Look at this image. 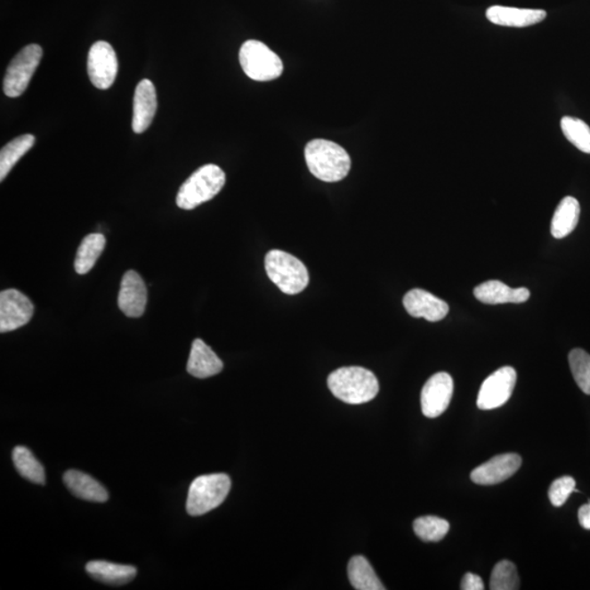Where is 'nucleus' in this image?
<instances>
[{"instance_id": "13", "label": "nucleus", "mask_w": 590, "mask_h": 590, "mask_svg": "<svg viewBox=\"0 0 590 590\" xmlns=\"http://www.w3.org/2000/svg\"><path fill=\"white\" fill-rule=\"evenodd\" d=\"M148 292L145 281L135 271L125 273L118 294V306L127 318L138 319L145 313Z\"/></svg>"}, {"instance_id": "12", "label": "nucleus", "mask_w": 590, "mask_h": 590, "mask_svg": "<svg viewBox=\"0 0 590 590\" xmlns=\"http://www.w3.org/2000/svg\"><path fill=\"white\" fill-rule=\"evenodd\" d=\"M521 466V457L517 454H502L473 470L470 478L481 486H493L510 479Z\"/></svg>"}, {"instance_id": "6", "label": "nucleus", "mask_w": 590, "mask_h": 590, "mask_svg": "<svg viewBox=\"0 0 590 590\" xmlns=\"http://www.w3.org/2000/svg\"><path fill=\"white\" fill-rule=\"evenodd\" d=\"M239 64L244 73L255 81H271L283 71L280 57L263 43L249 40L239 50Z\"/></svg>"}, {"instance_id": "30", "label": "nucleus", "mask_w": 590, "mask_h": 590, "mask_svg": "<svg viewBox=\"0 0 590 590\" xmlns=\"http://www.w3.org/2000/svg\"><path fill=\"white\" fill-rule=\"evenodd\" d=\"M575 487H577V482L572 477L565 476L556 479L549 489V498L553 505L555 507L564 505L570 493L575 491Z\"/></svg>"}, {"instance_id": "7", "label": "nucleus", "mask_w": 590, "mask_h": 590, "mask_svg": "<svg viewBox=\"0 0 590 590\" xmlns=\"http://www.w3.org/2000/svg\"><path fill=\"white\" fill-rule=\"evenodd\" d=\"M43 51L40 45L31 44L18 53L9 64L4 79V93L9 98L25 93L28 84L40 65Z\"/></svg>"}, {"instance_id": "2", "label": "nucleus", "mask_w": 590, "mask_h": 590, "mask_svg": "<svg viewBox=\"0 0 590 590\" xmlns=\"http://www.w3.org/2000/svg\"><path fill=\"white\" fill-rule=\"evenodd\" d=\"M327 383L333 395L350 405L366 404L380 391L376 376L361 367L335 369L328 376Z\"/></svg>"}, {"instance_id": "20", "label": "nucleus", "mask_w": 590, "mask_h": 590, "mask_svg": "<svg viewBox=\"0 0 590 590\" xmlns=\"http://www.w3.org/2000/svg\"><path fill=\"white\" fill-rule=\"evenodd\" d=\"M91 578L101 583L121 586L136 578L137 569L131 565L115 564L107 561H91L85 566Z\"/></svg>"}, {"instance_id": "4", "label": "nucleus", "mask_w": 590, "mask_h": 590, "mask_svg": "<svg viewBox=\"0 0 590 590\" xmlns=\"http://www.w3.org/2000/svg\"><path fill=\"white\" fill-rule=\"evenodd\" d=\"M268 277L283 294L295 295L305 290L310 281L309 271L303 263L291 254L272 249L265 258Z\"/></svg>"}, {"instance_id": "24", "label": "nucleus", "mask_w": 590, "mask_h": 590, "mask_svg": "<svg viewBox=\"0 0 590 590\" xmlns=\"http://www.w3.org/2000/svg\"><path fill=\"white\" fill-rule=\"evenodd\" d=\"M36 138L30 133L19 136L8 142L0 151V181L6 179L9 172L26 153L35 145Z\"/></svg>"}, {"instance_id": "1", "label": "nucleus", "mask_w": 590, "mask_h": 590, "mask_svg": "<svg viewBox=\"0 0 590 590\" xmlns=\"http://www.w3.org/2000/svg\"><path fill=\"white\" fill-rule=\"evenodd\" d=\"M305 161L315 177L327 183L344 179L352 167V159L342 146L324 139H315L306 145Z\"/></svg>"}, {"instance_id": "23", "label": "nucleus", "mask_w": 590, "mask_h": 590, "mask_svg": "<svg viewBox=\"0 0 590 590\" xmlns=\"http://www.w3.org/2000/svg\"><path fill=\"white\" fill-rule=\"evenodd\" d=\"M350 583L358 590H385L380 578L364 556H353L348 565Z\"/></svg>"}, {"instance_id": "15", "label": "nucleus", "mask_w": 590, "mask_h": 590, "mask_svg": "<svg viewBox=\"0 0 590 590\" xmlns=\"http://www.w3.org/2000/svg\"><path fill=\"white\" fill-rule=\"evenodd\" d=\"M158 108L155 85L150 80L143 79L138 84L133 97V131L146 132L150 126Z\"/></svg>"}, {"instance_id": "18", "label": "nucleus", "mask_w": 590, "mask_h": 590, "mask_svg": "<svg viewBox=\"0 0 590 590\" xmlns=\"http://www.w3.org/2000/svg\"><path fill=\"white\" fill-rule=\"evenodd\" d=\"M223 369V362L214 350L201 339H195L191 344L187 372L197 378H208L217 376Z\"/></svg>"}, {"instance_id": "29", "label": "nucleus", "mask_w": 590, "mask_h": 590, "mask_svg": "<svg viewBox=\"0 0 590 590\" xmlns=\"http://www.w3.org/2000/svg\"><path fill=\"white\" fill-rule=\"evenodd\" d=\"M490 588L492 590H517L520 589V578H518L516 566L511 561L503 560L492 570Z\"/></svg>"}, {"instance_id": "27", "label": "nucleus", "mask_w": 590, "mask_h": 590, "mask_svg": "<svg viewBox=\"0 0 590 590\" xmlns=\"http://www.w3.org/2000/svg\"><path fill=\"white\" fill-rule=\"evenodd\" d=\"M416 535L425 542H438L449 531V522L436 516L416 518L414 522Z\"/></svg>"}, {"instance_id": "31", "label": "nucleus", "mask_w": 590, "mask_h": 590, "mask_svg": "<svg viewBox=\"0 0 590 590\" xmlns=\"http://www.w3.org/2000/svg\"><path fill=\"white\" fill-rule=\"evenodd\" d=\"M460 588L463 590H483L484 584L481 578L476 574L467 573L464 575Z\"/></svg>"}, {"instance_id": "17", "label": "nucleus", "mask_w": 590, "mask_h": 590, "mask_svg": "<svg viewBox=\"0 0 590 590\" xmlns=\"http://www.w3.org/2000/svg\"><path fill=\"white\" fill-rule=\"evenodd\" d=\"M474 296L484 304H505V303H524L529 301L530 292L526 287H512L501 281L490 280L476 287L473 291Z\"/></svg>"}, {"instance_id": "28", "label": "nucleus", "mask_w": 590, "mask_h": 590, "mask_svg": "<svg viewBox=\"0 0 590 590\" xmlns=\"http://www.w3.org/2000/svg\"><path fill=\"white\" fill-rule=\"evenodd\" d=\"M569 362L575 382L590 395V354L583 349H574L569 354Z\"/></svg>"}, {"instance_id": "19", "label": "nucleus", "mask_w": 590, "mask_h": 590, "mask_svg": "<svg viewBox=\"0 0 590 590\" xmlns=\"http://www.w3.org/2000/svg\"><path fill=\"white\" fill-rule=\"evenodd\" d=\"M64 483L75 497L89 502L103 503L109 500V492L97 480L78 470H69Z\"/></svg>"}, {"instance_id": "3", "label": "nucleus", "mask_w": 590, "mask_h": 590, "mask_svg": "<svg viewBox=\"0 0 590 590\" xmlns=\"http://www.w3.org/2000/svg\"><path fill=\"white\" fill-rule=\"evenodd\" d=\"M224 184L225 174L218 166H201L180 187L176 204L181 209L193 210L206 201L214 198Z\"/></svg>"}, {"instance_id": "25", "label": "nucleus", "mask_w": 590, "mask_h": 590, "mask_svg": "<svg viewBox=\"0 0 590 590\" xmlns=\"http://www.w3.org/2000/svg\"><path fill=\"white\" fill-rule=\"evenodd\" d=\"M14 467L20 476L33 483L45 484V470L25 446H17L12 452Z\"/></svg>"}, {"instance_id": "32", "label": "nucleus", "mask_w": 590, "mask_h": 590, "mask_svg": "<svg viewBox=\"0 0 590 590\" xmlns=\"http://www.w3.org/2000/svg\"><path fill=\"white\" fill-rule=\"evenodd\" d=\"M578 521L585 529L590 530V502L579 508Z\"/></svg>"}, {"instance_id": "14", "label": "nucleus", "mask_w": 590, "mask_h": 590, "mask_svg": "<svg viewBox=\"0 0 590 590\" xmlns=\"http://www.w3.org/2000/svg\"><path fill=\"white\" fill-rule=\"evenodd\" d=\"M404 306L412 318L425 319L429 321H440L448 316L449 306L430 292L414 289L405 295Z\"/></svg>"}, {"instance_id": "26", "label": "nucleus", "mask_w": 590, "mask_h": 590, "mask_svg": "<svg viewBox=\"0 0 590 590\" xmlns=\"http://www.w3.org/2000/svg\"><path fill=\"white\" fill-rule=\"evenodd\" d=\"M563 135L578 150L590 155V127L582 119L564 117L561 119Z\"/></svg>"}, {"instance_id": "10", "label": "nucleus", "mask_w": 590, "mask_h": 590, "mask_svg": "<svg viewBox=\"0 0 590 590\" xmlns=\"http://www.w3.org/2000/svg\"><path fill=\"white\" fill-rule=\"evenodd\" d=\"M35 314L30 299L16 289L0 294V333L13 332L28 323Z\"/></svg>"}, {"instance_id": "8", "label": "nucleus", "mask_w": 590, "mask_h": 590, "mask_svg": "<svg viewBox=\"0 0 590 590\" xmlns=\"http://www.w3.org/2000/svg\"><path fill=\"white\" fill-rule=\"evenodd\" d=\"M516 380L517 374L512 367H503L491 374L480 388L479 409L493 410L505 405L514 391Z\"/></svg>"}, {"instance_id": "22", "label": "nucleus", "mask_w": 590, "mask_h": 590, "mask_svg": "<svg viewBox=\"0 0 590 590\" xmlns=\"http://www.w3.org/2000/svg\"><path fill=\"white\" fill-rule=\"evenodd\" d=\"M107 244L104 235L93 233L86 235L81 242L75 259V271L79 275L88 273L97 263L101 254L103 253Z\"/></svg>"}, {"instance_id": "11", "label": "nucleus", "mask_w": 590, "mask_h": 590, "mask_svg": "<svg viewBox=\"0 0 590 590\" xmlns=\"http://www.w3.org/2000/svg\"><path fill=\"white\" fill-rule=\"evenodd\" d=\"M454 392V382L449 373L434 374L425 383L421 392L422 412L426 418L434 419L448 409Z\"/></svg>"}, {"instance_id": "16", "label": "nucleus", "mask_w": 590, "mask_h": 590, "mask_svg": "<svg viewBox=\"0 0 590 590\" xmlns=\"http://www.w3.org/2000/svg\"><path fill=\"white\" fill-rule=\"evenodd\" d=\"M546 12L539 9H521L493 6L488 9V20L493 25L512 28H526L538 25L545 20Z\"/></svg>"}, {"instance_id": "21", "label": "nucleus", "mask_w": 590, "mask_h": 590, "mask_svg": "<svg viewBox=\"0 0 590 590\" xmlns=\"http://www.w3.org/2000/svg\"><path fill=\"white\" fill-rule=\"evenodd\" d=\"M580 214L578 200L572 196L561 201L551 222V233L555 238H564L577 228Z\"/></svg>"}, {"instance_id": "9", "label": "nucleus", "mask_w": 590, "mask_h": 590, "mask_svg": "<svg viewBox=\"0 0 590 590\" xmlns=\"http://www.w3.org/2000/svg\"><path fill=\"white\" fill-rule=\"evenodd\" d=\"M118 73L117 53L109 43H94L88 55V75L91 83L100 90L111 88Z\"/></svg>"}, {"instance_id": "5", "label": "nucleus", "mask_w": 590, "mask_h": 590, "mask_svg": "<svg viewBox=\"0 0 590 590\" xmlns=\"http://www.w3.org/2000/svg\"><path fill=\"white\" fill-rule=\"evenodd\" d=\"M231 489V479L225 473L206 474L190 484L186 511L190 516H201L222 505Z\"/></svg>"}]
</instances>
